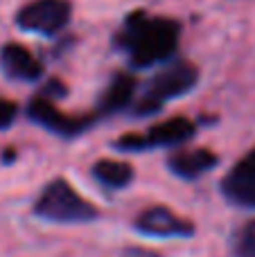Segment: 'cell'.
Wrapping results in <instances>:
<instances>
[{"instance_id": "cell-1", "label": "cell", "mask_w": 255, "mask_h": 257, "mask_svg": "<svg viewBox=\"0 0 255 257\" xmlns=\"http://www.w3.org/2000/svg\"><path fill=\"white\" fill-rule=\"evenodd\" d=\"M181 25L172 18L149 16L147 12H131L122 30L115 34V48L129 59L131 68H152L165 63L176 52Z\"/></svg>"}, {"instance_id": "cell-2", "label": "cell", "mask_w": 255, "mask_h": 257, "mask_svg": "<svg viewBox=\"0 0 255 257\" xmlns=\"http://www.w3.org/2000/svg\"><path fill=\"white\" fill-rule=\"evenodd\" d=\"M199 84V68L190 61H172L147 81L143 97L136 99L131 111L136 117L156 115L167 102L192 93Z\"/></svg>"}, {"instance_id": "cell-3", "label": "cell", "mask_w": 255, "mask_h": 257, "mask_svg": "<svg viewBox=\"0 0 255 257\" xmlns=\"http://www.w3.org/2000/svg\"><path fill=\"white\" fill-rule=\"evenodd\" d=\"M32 214L50 223H90L99 210L79 194L66 178H54L36 196Z\"/></svg>"}, {"instance_id": "cell-4", "label": "cell", "mask_w": 255, "mask_h": 257, "mask_svg": "<svg viewBox=\"0 0 255 257\" xmlns=\"http://www.w3.org/2000/svg\"><path fill=\"white\" fill-rule=\"evenodd\" d=\"M72 5L68 0H34L16 14V25L23 32L54 36L70 23Z\"/></svg>"}, {"instance_id": "cell-5", "label": "cell", "mask_w": 255, "mask_h": 257, "mask_svg": "<svg viewBox=\"0 0 255 257\" xmlns=\"http://www.w3.org/2000/svg\"><path fill=\"white\" fill-rule=\"evenodd\" d=\"M25 111H27V117H30L34 124L43 126L45 131H50L52 136L68 138V140H70V138H79L81 133H86L95 124V120L99 117L97 113H95V115L70 117V115L59 111V108L50 102V97H45V95L32 97Z\"/></svg>"}, {"instance_id": "cell-6", "label": "cell", "mask_w": 255, "mask_h": 257, "mask_svg": "<svg viewBox=\"0 0 255 257\" xmlns=\"http://www.w3.org/2000/svg\"><path fill=\"white\" fill-rule=\"evenodd\" d=\"M134 230L152 239H188L194 235V223L167 205H152L134 219Z\"/></svg>"}, {"instance_id": "cell-7", "label": "cell", "mask_w": 255, "mask_h": 257, "mask_svg": "<svg viewBox=\"0 0 255 257\" xmlns=\"http://www.w3.org/2000/svg\"><path fill=\"white\" fill-rule=\"evenodd\" d=\"M219 192L235 208L255 210V147L228 169L219 181Z\"/></svg>"}, {"instance_id": "cell-8", "label": "cell", "mask_w": 255, "mask_h": 257, "mask_svg": "<svg viewBox=\"0 0 255 257\" xmlns=\"http://www.w3.org/2000/svg\"><path fill=\"white\" fill-rule=\"evenodd\" d=\"M219 165V156L215 151L206 149V147H197V149H179L174 154L167 156L165 167L172 176L181 178V181H197L210 169Z\"/></svg>"}, {"instance_id": "cell-9", "label": "cell", "mask_w": 255, "mask_h": 257, "mask_svg": "<svg viewBox=\"0 0 255 257\" xmlns=\"http://www.w3.org/2000/svg\"><path fill=\"white\" fill-rule=\"evenodd\" d=\"M0 68L14 81L34 84L43 77V63L21 43H5L0 48Z\"/></svg>"}, {"instance_id": "cell-10", "label": "cell", "mask_w": 255, "mask_h": 257, "mask_svg": "<svg viewBox=\"0 0 255 257\" xmlns=\"http://www.w3.org/2000/svg\"><path fill=\"white\" fill-rule=\"evenodd\" d=\"M138 93V79L131 72H115L104 93L99 95L97 115H117L134 106Z\"/></svg>"}, {"instance_id": "cell-11", "label": "cell", "mask_w": 255, "mask_h": 257, "mask_svg": "<svg viewBox=\"0 0 255 257\" xmlns=\"http://www.w3.org/2000/svg\"><path fill=\"white\" fill-rule=\"evenodd\" d=\"M194 133H197V124L190 117L174 115L165 122H158L143 133L145 151L161 149V147H179L183 142L192 140Z\"/></svg>"}, {"instance_id": "cell-12", "label": "cell", "mask_w": 255, "mask_h": 257, "mask_svg": "<svg viewBox=\"0 0 255 257\" xmlns=\"http://www.w3.org/2000/svg\"><path fill=\"white\" fill-rule=\"evenodd\" d=\"M90 176L104 187V190H122V187L134 183V167L124 160L102 158L90 167Z\"/></svg>"}, {"instance_id": "cell-13", "label": "cell", "mask_w": 255, "mask_h": 257, "mask_svg": "<svg viewBox=\"0 0 255 257\" xmlns=\"http://www.w3.org/2000/svg\"><path fill=\"white\" fill-rule=\"evenodd\" d=\"M235 257H255V219L246 221L233 237Z\"/></svg>"}, {"instance_id": "cell-14", "label": "cell", "mask_w": 255, "mask_h": 257, "mask_svg": "<svg viewBox=\"0 0 255 257\" xmlns=\"http://www.w3.org/2000/svg\"><path fill=\"white\" fill-rule=\"evenodd\" d=\"M16 117H18V104L12 102V99L0 97V131L12 126L16 122Z\"/></svg>"}, {"instance_id": "cell-15", "label": "cell", "mask_w": 255, "mask_h": 257, "mask_svg": "<svg viewBox=\"0 0 255 257\" xmlns=\"http://www.w3.org/2000/svg\"><path fill=\"white\" fill-rule=\"evenodd\" d=\"M41 95H45V97H52V99H61V97H66V95H68V88H66V84H63L61 79H48V81H45L43 93H41Z\"/></svg>"}, {"instance_id": "cell-16", "label": "cell", "mask_w": 255, "mask_h": 257, "mask_svg": "<svg viewBox=\"0 0 255 257\" xmlns=\"http://www.w3.org/2000/svg\"><path fill=\"white\" fill-rule=\"evenodd\" d=\"M14 160H16V151L7 149V151H5V156H3V163H14Z\"/></svg>"}]
</instances>
